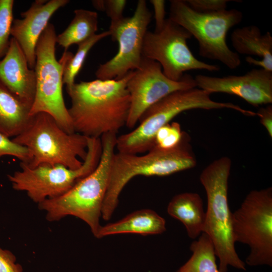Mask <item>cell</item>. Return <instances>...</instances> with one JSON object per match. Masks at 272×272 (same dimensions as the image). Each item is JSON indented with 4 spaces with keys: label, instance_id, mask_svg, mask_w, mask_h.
<instances>
[{
    "label": "cell",
    "instance_id": "cell-1",
    "mask_svg": "<svg viewBox=\"0 0 272 272\" xmlns=\"http://www.w3.org/2000/svg\"><path fill=\"white\" fill-rule=\"evenodd\" d=\"M132 71L118 79L81 81L66 87L75 132L90 138L117 133L126 125L130 108L126 83Z\"/></svg>",
    "mask_w": 272,
    "mask_h": 272
},
{
    "label": "cell",
    "instance_id": "cell-2",
    "mask_svg": "<svg viewBox=\"0 0 272 272\" xmlns=\"http://www.w3.org/2000/svg\"><path fill=\"white\" fill-rule=\"evenodd\" d=\"M117 135L109 133L101 138L102 153L96 168L78 180L63 194L38 204L49 222L58 221L67 216L78 218L90 227L96 237L101 226L102 208L109 181L111 165L115 154Z\"/></svg>",
    "mask_w": 272,
    "mask_h": 272
},
{
    "label": "cell",
    "instance_id": "cell-3",
    "mask_svg": "<svg viewBox=\"0 0 272 272\" xmlns=\"http://www.w3.org/2000/svg\"><path fill=\"white\" fill-rule=\"evenodd\" d=\"M196 165L190 136L184 131L179 144L172 149L162 150L154 146L142 156L115 153L101 217L105 220L111 218L118 205L121 191L134 177L165 176L192 168Z\"/></svg>",
    "mask_w": 272,
    "mask_h": 272
},
{
    "label": "cell",
    "instance_id": "cell-4",
    "mask_svg": "<svg viewBox=\"0 0 272 272\" xmlns=\"http://www.w3.org/2000/svg\"><path fill=\"white\" fill-rule=\"evenodd\" d=\"M229 109L245 116H253L254 112L231 102L216 101L211 94L194 87L172 92L147 109L143 114L139 125L131 131L117 137L118 152L138 154L148 152L154 147L157 130L170 123L175 117L186 110Z\"/></svg>",
    "mask_w": 272,
    "mask_h": 272
},
{
    "label": "cell",
    "instance_id": "cell-5",
    "mask_svg": "<svg viewBox=\"0 0 272 272\" xmlns=\"http://www.w3.org/2000/svg\"><path fill=\"white\" fill-rule=\"evenodd\" d=\"M231 165V160L228 157H222L205 167L199 176L207 197L203 232L213 243L220 272H227L229 265L246 270L245 262L236 251L232 235V213L228 201Z\"/></svg>",
    "mask_w": 272,
    "mask_h": 272
},
{
    "label": "cell",
    "instance_id": "cell-6",
    "mask_svg": "<svg viewBox=\"0 0 272 272\" xmlns=\"http://www.w3.org/2000/svg\"><path fill=\"white\" fill-rule=\"evenodd\" d=\"M12 140L29 149L32 160L27 164L31 167L62 165L77 169L87 155L88 138L77 132H66L45 112L31 116L23 131Z\"/></svg>",
    "mask_w": 272,
    "mask_h": 272
},
{
    "label": "cell",
    "instance_id": "cell-7",
    "mask_svg": "<svg viewBox=\"0 0 272 272\" xmlns=\"http://www.w3.org/2000/svg\"><path fill=\"white\" fill-rule=\"evenodd\" d=\"M170 2L169 18L195 38L200 56L219 61L230 69L240 66L239 55L229 48L226 39L229 30L242 21L241 11L232 9L203 13L192 10L185 1Z\"/></svg>",
    "mask_w": 272,
    "mask_h": 272
},
{
    "label": "cell",
    "instance_id": "cell-8",
    "mask_svg": "<svg viewBox=\"0 0 272 272\" xmlns=\"http://www.w3.org/2000/svg\"><path fill=\"white\" fill-rule=\"evenodd\" d=\"M56 34L49 23L37 41L36 49V92L30 111L31 116L40 112L52 116L66 132H75L62 93L63 71L65 61L63 52L59 61L55 56Z\"/></svg>",
    "mask_w": 272,
    "mask_h": 272
},
{
    "label": "cell",
    "instance_id": "cell-9",
    "mask_svg": "<svg viewBox=\"0 0 272 272\" xmlns=\"http://www.w3.org/2000/svg\"><path fill=\"white\" fill-rule=\"evenodd\" d=\"M101 153V139L88 138L87 155L80 168L71 169L62 165L48 164L31 167L21 162V170L8 175V178L14 189L26 192L38 205L63 194L78 180L93 171Z\"/></svg>",
    "mask_w": 272,
    "mask_h": 272
},
{
    "label": "cell",
    "instance_id": "cell-10",
    "mask_svg": "<svg viewBox=\"0 0 272 272\" xmlns=\"http://www.w3.org/2000/svg\"><path fill=\"white\" fill-rule=\"evenodd\" d=\"M234 242L247 245L246 264L272 266V188L253 190L232 213Z\"/></svg>",
    "mask_w": 272,
    "mask_h": 272
},
{
    "label": "cell",
    "instance_id": "cell-11",
    "mask_svg": "<svg viewBox=\"0 0 272 272\" xmlns=\"http://www.w3.org/2000/svg\"><path fill=\"white\" fill-rule=\"evenodd\" d=\"M191 37L187 30L168 18L158 31H147L142 56L158 62L164 74L175 81L191 70L219 71V65L206 63L194 56L187 43Z\"/></svg>",
    "mask_w": 272,
    "mask_h": 272
},
{
    "label": "cell",
    "instance_id": "cell-12",
    "mask_svg": "<svg viewBox=\"0 0 272 272\" xmlns=\"http://www.w3.org/2000/svg\"><path fill=\"white\" fill-rule=\"evenodd\" d=\"M151 18L146 1L139 0L131 17L111 22L108 31L112 39L117 42L118 50L112 58L99 65L95 72L97 79H121L139 67L143 41Z\"/></svg>",
    "mask_w": 272,
    "mask_h": 272
},
{
    "label": "cell",
    "instance_id": "cell-13",
    "mask_svg": "<svg viewBox=\"0 0 272 272\" xmlns=\"http://www.w3.org/2000/svg\"><path fill=\"white\" fill-rule=\"evenodd\" d=\"M194 87H197L195 81L190 75L185 74L178 81L171 80L158 62L143 57L126 83L130 103L125 125L133 129L145 111L161 99L175 91Z\"/></svg>",
    "mask_w": 272,
    "mask_h": 272
},
{
    "label": "cell",
    "instance_id": "cell-14",
    "mask_svg": "<svg viewBox=\"0 0 272 272\" xmlns=\"http://www.w3.org/2000/svg\"><path fill=\"white\" fill-rule=\"evenodd\" d=\"M196 87L211 95L223 93L235 95L254 107L272 103V72L253 69L242 75L223 77L197 75Z\"/></svg>",
    "mask_w": 272,
    "mask_h": 272
},
{
    "label": "cell",
    "instance_id": "cell-15",
    "mask_svg": "<svg viewBox=\"0 0 272 272\" xmlns=\"http://www.w3.org/2000/svg\"><path fill=\"white\" fill-rule=\"evenodd\" d=\"M69 3V0H36L27 10L21 13L22 19H14L11 35L23 51L30 69H34L36 46L49 19Z\"/></svg>",
    "mask_w": 272,
    "mask_h": 272
},
{
    "label": "cell",
    "instance_id": "cell-16",
    "mask_svg": "<svg viewBox=\"0 0 272 272\" xmlns=\"http://www.w3.org/2000/svg\"><path fill=\"white\" fill-rule=\"evenodd\" d=\"M0 83L31 109L36 92L35 72L29 68L23 51L13 37L0 60Z\"/></svg>",
    "mask_w": 272,
    "mask_h": 272
},
{
    "label": "cell",
    "instance_id": "cell-17",
    "mask_svg": "<svg viewBox=\"0 0 272 272\" xmlns=\"http://www.w3.org/2000/svg\"><path fill=\"white\" fill-rule=\"evenodd\" d=\"M234 51L247 55L245 61L272 72V36L270 32L262 34L255 25L237 28L231 35Z\"/></svg>",
    "mask_w": 272,
    "mask_h": 272
},
{
    "label": "cell",
    "instance_id": "cell-18",
    "mask_svg": "<svg viewBox=\"0 0 272 272\" xmlns=\"http://www.w3.org/2000/svg\"><path fill=\"white\" fill-rule=\"evenodd\" d=\"M166 231V221L155 211L143 209L133 212L121 220L101 226L96 238L118 234L142 235L162 234Z\"/></svg>",
    "mask_w": 272,
    "mask_h": 272
},
{
    "label": "cell",
    "instance_id": "cell-19",
    "mask_svg": "<svg viewBox=\"0 0 272 272\" xmlns=\"http://www.w3.org/2000/svg\"><path fill=\"white\" fill-rule=\"evenodd\" d=\"M167 212L183 224L191 239L198 238L203 232L206 212L198 193L183 192L176 195L169 202Z\"/></svg>",
    "mask_w": 272,
    "mask_h": 272
},
{
    "label": "cell",
    "instance_id": "cell-20",
    "mask_svg": "<svg viewBox=\"0 0 272 272\" xmlns=\"http://www.w3.org/2000/svg\"><path fill=\"white\" fill-rule=\"evenodd\" d=\"M30 110L0 83V133L8 138L19 135L30 120Z\"/></svg>",
    "mask_w": 272,
    "mask_h": 272
},
{
    "label": "cell",
    "instance_id": "cell-21",
    "mask_svg": "<svg viewBox=\"0 0 272 272\" xmlns=\"http://www.w3.org/2000/svg\"><path fill=\"white\" fill-rule=\"evenodd\" d=\"M98 14L93 11L76 9L74 17L67 28L56 36V42L64 48L78 44L96 34L98 30Z\"/></svg>",
    "mask_w": 272,
    "mask_h": 272
},
{
    "label": "cell",
    "instance_id": "cell-22",
    "mask_svg": "<svg viewBox=\"0 0 272 272\" xmlns=\"http://www.w3.org/2000/svg\"><path fill=\"white\" fill-rule=\"evenodd\" d=\"M190 250L191 257L176 272H220L213 243L206 233L192 242Z\"/></svg>",
    "mask_w": 272,
    "mask_h": 272
},
{
    "label": "cell",
    "instance_id": "cell-23",
    "mask_svg": "<svg viewBox=\"0 0 272 272\" xmlns=\"http://www.w3.org/2000/svg\"><path fill=\"white\" fill-rule=\"evenodd\" d=\"M110 35L107 30L96 34L88 39L78 44L75 54L65 50L64 51L65 61L63 71V84L70 87L75 83V80L82 67L85 60L91 49L98 42Z\"/></svg>",
    "mask_w": 272,
    "mask_h": 272
},
{
    "label": "cell",
    "instance_id": "cell-24",
    "mask_svg": "<svg viewBox=\"0 0 272 272\" xmlns=\"http://www.w3.org/2000/svg\"><path fill=\"white\" fill-rule=\"evenodd\" d=\"M14 3V0H0V60L9 47Z\"/></svg>",
    "mask_w": 272,
    "mask_h": 272
},
{
    "label": "cell",
    "instance_id": "cell-25",
    "mask_svg": "<svg viewBox=\"0 0 272 272\" xmlns=\"http://www.w3.org/2000/svg\"><path fill=\"white\" fill-rule=\"evenodd\" d=\"M184 131L177 122H172L159 129L154 138V146L162 150L176 147L181 141Z\"/></svg>",
    "mask_w": 272,
    "mask_h": 272
},
{
    "label": "cell",
    "instance_id": "cell-26",
    "mask_svg": "<svg viewBox=\"0 0 272 272\" xmlns=\"http://www.w3.org/2000/svg\"><path fill=\"white\" fill-rule=\"evenodd\" d=\"M0 133V158L4 156L16 157L21 162L29 164L32 156L29 149Z\"/></svg>",
    "mask_w": 272,
    "mask_h": 272
},
{
    "label": "cell",
    "instance_id": "cell-27",
    "mask_svg": "<svg viewBox=\"0 0 272 272\" xmlns=\"http://www.w3.org/2000/svg\"><path fill=\"white\" fill-rule=\"evenodd\" d=\"M186 4L195 11L203 13H211L227 9L231 0H186Z\"/></svg>",
    "mask_w": 272,
    "mask_h": 272
},
{
    "label": "cell",
    "instance_id": "cell-28",
    "mask_svg": "<svg viewBox=\"0 0 272 272\" xmlns=\"http://www.w3.org/2000/svg\"><path fill=\"white\" fill-rule=\"evenodd\" d=\"M0 272H23L22 265L16 262L15 255L0 247Z\"/></svg>",
    "mask_w": 272,
    "mask_h": 272
},
{
    "label": "cell",
    "instance_id": "cell-29",
    "mask_svg": "<svg viewBox=\"0 0 272 272\" xmlns=\"http://www.w3.org/2000/svg\"><path fill=\"white\" fill-rule=\"evenodd\" d=\"M127 1L125 0H105L104 12L111 22L116 21L122 18L123 13Z\"/></svg>",
    "mask_w": 272,
    "mask_h": 272
},
{
    "label": "cell",
    "instance_id": "cell-30",
    "mask_svg": "<svg viewBox=\"0 0 272 272\" xmlns=\"http://www.w3.org/2000/svg\"><path fill=\"white\" fill-rule=\"evenodd\" d=\"M154 10L155 19V30L154 31L160 30L166 20L165 2L162 0H151Z\"/></svg>",
    "mask_w": 272,
    "mask_h": 272
},
{
    "label": "cell",
    "instance_id": "cell-31",
    "mask_svg": "<svg viewBox=\"0 0 272 272\" xmlns=\"http://www.w3.org/2000/svg\"><path fill=\"white\" fill-rule=\"evenodd\" d=\"M256 116L260 118L261 124L266 130L269 136L272 137V106L266 105L259 108L256 112Z\"/></svg>",
    "mask_w": 272,
    "mask_h": 272
},
{
    "label": "cell",
    "instance_id": "cell-32",
    "mask_svg": "<svg viewBox=\"0 0 272 272\" xmlns=\"http://www.w3.org/2000/svg\"><path fill=\"white\" fill-rule=\"evenodd\" d=\"M94 8L98 11L104 12L105 0H94L91 2Z\"/></svg>",
    "mask_w": 272,
    "mask_h": 272
}]
</instances>
